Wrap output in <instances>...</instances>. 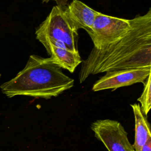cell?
Listing matches in <instances>:
<instances>
[{
  "instance_id": "cell-5",
  "label": "cell",
  "mask_w": 151,
  "mask_h": 151,
  "mask_svg": "<svg viewBox=\"0 0 151 151\" xmlns=\"http://www.w3.org/2000/svg\"><path fill=\"white\" fill-rule=\"evenodd\" d=\"M91 129L108 151H135L129 140L127 133L118 121L98 120L91 124Z\"/></svg>"
},
{
  "instance_id": "cell-12",
  "label": "cell",
  "mask_w": 151,
  "mask_h": 151,
  "mask_svg": "<svg viewBox=\"0 0 151 151\" xmlns=\"http://www.w3.org/2000/svg\"><path fill=\"white\" fill-rule=\"evenodd\" d=\"M141 151H151V137H149L143 146Z\"/></svg>"
},
{
  "instance_id": "cell-2",
  "label": "cell",
  "mask_w": 151,
  "mask_h": 151,
  "mask_svg": "<svg viewBox=\"0 0 151 151\" xmlns=\"http://www.w3.org/2000/svg\"><path fill=\"white\" fill-rule=\"evenodd\" d=\"M74 82L50 57L32 54L25 67L0 87L2 93L9 98L25 96L50 99L70 89Z\"/></svg>"
},
{
  "instance_id": "cell-3",
  "label": "cell",
  "mask_w": 151,
  "mask_h": 151,
  "mask_svg": "<svg viewBox=\"0 0 151 151\" xmlns=\"http://www.w3.org/2000/svg\"><path fill=\"white\" fill-rule=\"evenodd\" d=\"M65 6H53L45 19L37 28L36 38H51L64 43L68 49L77 52L78 29L68 19Z\"/></svg>"
},
{
  "instance_id": "cell-11",
  "label": "cell",
  "mask_w": 151,
  "mask_h": 151,
  "mask_svg": "<svg viewBox=\"0 0 151 151\" xmlns=\"http://www.w3.org/2000/svg\"><path fill=\"white\" fill-rule=\"evenodd\" d=\"M42 3L48 2L50 1H54L57 3V5L60 6H65L67 5V2L68 0H41Z\"/></svg>"
},
{
  "instance_id": "cell-6",
  "label": "cell",
  "mask_w": 151,
  "mask_h": 151,
  "mask_svg": "<svg viewBox=\"0 0 151 151\" xmlns=\"http://www.w3.org/2000/svg\"><path fill=\"white\" fill-rule=\"evenodd\" d=\"M106 74L93 86L92 90L97 91L107 89L114 90L137 83H143L151 74V67L130 68L106 72Z\"/></svg>"
},
{
  "instance_id": "cell-8",
  "label": "cell",
  "mask_w": 151,
  "mask_h": 151,
  "mask_svg": "<svg viewBox=\"0 0 151 151\" xmlns=\"http://www.w3.org/2000/svg\"><path fill=\"white\" fill-rule=\"evenodd\" d=\"M65 12L70 21L77 29L83 28L88 34L90 32L94 20L99 12L78 0H73L68 6L66 5Z\"/></svg>"
},
{
  "instance_id": "cell-7",
  "label": "cell",
  "mask_w": 151,
  "mask_h": 151,
  "mask_svg": "<svg viewBox=\"0 0 151 151\" xmlns=\"http://www.w3.org/2000/svg\"><path fill=\"white\" fill-rule=\"evenodd\" d=\"M38 40L44 46L50 58L61 68L73 73L76 68L83 61L78 51L74 52L68 49L61 42L47 37Z\"/></svg>"
},
{
  "instance_id": "cell-1",
  "label": "cell",
  "mask_w": 151,
  "mask_h": 151,
  "mask_svg": "<svg viewBox=\"0 0 151 151\" xmlns=\"http://www.w3.org/2000/svg\"><path fill=\"white\" fill-rule=\"evenodd\" d=\"M130 20L127 32L101 49L93 48L81 63L79 81L111 70L151 67V9Z\"/></svg>"
},
{
  "instance_id": "cell-10",
  "label": "cell",
  "mask_w": 151,
  "mask_h": 151,
  "mask_svg": "<svg viewBox=\"0 0 151 151\" xmlns=\"http://www.w3.org/2000/svg\"><path fill=\"white\" fill-rule=\"evenodd\" d=\"M144 88L140 97L137 99L141 106V110L146 116H147L151 107V74L143 83Z\"/></svg>"
},
{
  "instance_id": "cell-9",
  "label": "cell",
  "mask_w": 151,
  "mask_h": 151,
  "mask_svg": "<svg viewBox=\"0 0 151 151\" xmlns=\"http://www.w3.org/2000/svg\"><path fill=\"white\" fill-rule=\"evenodd\" d=\"M134 116L135 135L134 142L132 145L135 151H141L147 140L151 137L150 124L147 116L143 113L139 104H131Z\"/></svg>"
},
{
  "instance_id": "cell-13",
  "label": "cell",
  "mask_w": 151,
  "mask_h": 151,
  "mask_svg": "<svg viewBox=\"0 0 151 151\" xmlns=\"http://www.w3.org/2000/svg\"><path fill=\"white\" fill-rule=\"evenodd\" d=\"M0 77H1V74H0Z\"/></svg>"
},
{
  "instance_id": "cell-4",
  "label": "cell",
  "mask_w": 151,
  "mask_h": 151,
  "mask_svg": "<svg viewBox=\"0 0 151 151\" xmlns=\"http://www.w3.org/2000/svg\"><path fill=\"white\" fill-rule=\"evenodd\" d=\"M130 27V19L107 15L99 12L88 34L94 47L101 49L120 38Z\"/></svg>"
}]
</instances>
